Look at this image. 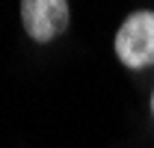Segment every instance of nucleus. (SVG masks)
Listing matches in <instances>:
<instances>
[{
	"label": "nucleus",
	"instance_id": "f257e3e1",
	"mask_svg": "<svg viewBox=\"0 0 154 148\" xmlns=\"http://www.w3.org/2000/svg\"><path fill=\"white\" fill-rule=\"evenodd\" d=\"M116 54L128 68L154 65V12H134L119 27Z\"/></svg>",
	"mask_w": 154,
	"mask_h": 148
},
{
	"label": "nucleus",
	"instance_id": "f03ea898",
	"mask_svg": "<svg viewBox=\"0 0 154 148\" xmlns=\"http://www.w3.org/2000/svg\"><path fill=\"white\" fill-rule=\"evenodd\" d=\"M21 18L30 39L51 42L68 27V3L65 0H21Z\"/></svg>",
	"mask_w": 154,
	"mask_h": 148
},
{
	"label": "nucleus",
	"instance_id": "7ed1b4c3",
	"mask_svg": "<svg viewBox=\"0 0 154 148\" xmlns=\"http://www.w3.org/2000/svg\"><path fill=\"white\" fill-rule=\"evenodd\" d=\"M151 110H154V98H151Z\"/></svg>",
	"mask_w": 154,
	"mask_h": 148
}]
</instances>
